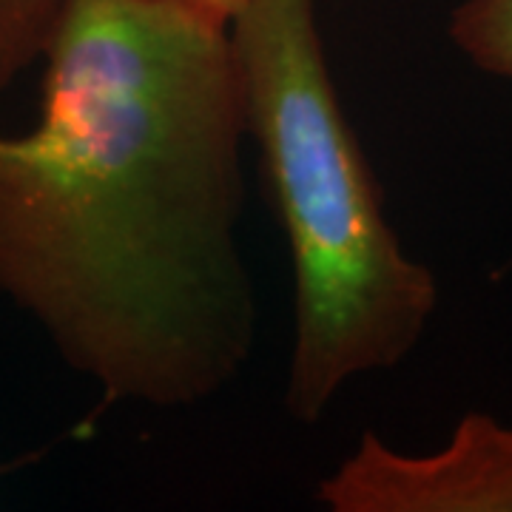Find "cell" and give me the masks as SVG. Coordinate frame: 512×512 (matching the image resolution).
<instances>
[{
	"label": "cell",
	"mask_w": 512,
	"mask_h": 512,
	"mask_svg": "<svg viewBox=\"0 0 512 512\" xmlns=\"http://www.w3.org/2000/svg\"><path fill=\"white\" fill-rule=\"evenodd\" d=\"M43 106L0 131V293L100 410H188L256 345L242 256L245 94L228 20L185 0H60Z\"/></svg>",
	"instance_id": "1"
},
{
	"label": "cell",
	"mask_w": 512,
	"mask_h": 512,
	"mask_svg": "<svg viewBox=\"0 0 512 512\" xmlns=\"http://www.w3.org/2000/svg\"><path fill=\"white\" fill-rule=\"evenodd\" d=\"M245 128L293 262L285 410L316 424L356 376L402 365L439 308L407 256L330 77L313 0H245L228 20Z\"/></svg>",
	"instance_id": "2"
},
{
	"label": "cell",
	"mask_w": 512,
	"mask_h": 512,
	"mask_svg": "<svg viewBox=\"0 0 512 512\" xmlns=\"http://www.w3.org/2000/svg\"><path fill=\"white\" fill-rule=\"evenodd\" d=\"M319 498L333 512H512V427L467 413L430 456H404L365 433Z\"/></svg>",
	"instance_id": "3"
},
{
	"label": "cell",
	"mask_w": 512,
	"mask_h": 512,
	"mask_svg": "<svg viewBox=\"0 0 512 512\" xmlns=\"http://www.w3.org/2000/svg\"><path fill=\"white\" fill-rule=\"evenodd\" d=\"M450 37L476 69L512 80V0L458 3Z\"/></svg>",
	"instance_id": "4"
},
{
	"label": "cell",
	"mask_w": 512,
	"mask_h": 512,
	"mask_svg": "<svg viewBox=\"0 0 512 512\" xmlns=\"http://www.w3.org/2000/svg\"><path fill=\"white\" fill-rule=\"evenodd\" d=\"M60 0H0V92L43 57Z\"/></svg>",
	"instance_id": "5"
},
{
	"label": "cell",
	"mask_w": 512,
	"mask_h": 512,
	"mask_svg": "<svg viewBox=\"0 0 512 512\" xmlns=\"http://www.w3.org/2000/svg\"><path fill=\"white\" fill-rule=\"evenodd\" d=\"M185 3L200 6V9H205V12H211V15H217L222 20H231L245 0H185Z\"/></svg>",
	"instance_id": "6"
},
{
	"label": "cell",
	"mask_w": 512,
	"mask_h": 512,
	"mask_svg": "<svg viewBox=\"0 0 512 512\" xmlns=\"http://www.w3.org/2000/svg\"><path fill=\"white\" fill-rule=\"evenodd\" d=\"M0 473H3V467H0Z\"/></svg>",
	"instance_id": "7"
}]
</instances>
